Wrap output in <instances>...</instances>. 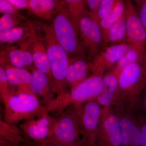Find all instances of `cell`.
<instances>
[{"instance_id": "2", "label": "cell", "mask_w": 146, "mask_h": 146, "mask_svg": "<svg viewBox=\"0 0 146 146\" xmlns=\"http://www.w3.org/2000/svg\"><path fill=\"white\" fill-rule=\"evenodd\" d=\"M3 102L5 108L4 120L12 125L48 112L38 98L30 92L12 91Z\"/></svg>"}, {"instance_id": "35", "label": "cell", "mask_w": 146, "mask_h": 146, "mask_svg": "<svg viewBox=\"0 0 146 146\" xmlns=\"http://www.w3.org/2000/svg\"><path fill=\"white\" fill-rule=\"evenodd\" d=\"M39 146H60L57 144L52 143V142H49V141H45L42 143L39 144Z\"/></svg>"}, {"instance_id": "13", "label": "cell", "mask_w": 146, "mask_h": 146, "mask_svg": "<svg viewBox=\"0 0 146 146\" xmlns=\"http://www.w3.org/2000/svg\"><path fill=\"white\" fill-rule=\"evenodd\" d=\"M130 44L127 43L105 47L90 62L92 74L104 75V73L114 67L127 50Z\"/></svg>"}, {"instance_id": "23", "label": "cell", "mask_w": 146, "mask_h": 146, "mask_svg": "<svg viewBox=\"0 0 146 146\" xmlns=\"http://www.w3.org/2000/svg\"><path fill=\"white\" fill-rule=\"evenodd\" d=\"M0 136L13 146H20L25 141L20 129L16 125L6 122L0 115Z\"/></svg>"}, {"instance_id": "4", "label": "cell", "mask_w": 146, "mask_h": 146, "mask_svg": "<svg viewBox=\"0 0 146 146\" xmlns=\"http://www.w3.org/2000/svg\"><path fill=\"white\" fill-rule=\"evenodd\" d=\"M103 76L92 74L65 94L56 96L46 107L48 112L56 111L60 114L70 105L81 104L96 99L103 87Z\"/></svg>"}, {"instance_id": "5", "label": "cell", "mask_w": 146, "mask_h": 146, "mask_svg": "<svg viewBox=\"0 0 146 146\" xmlns=\"http://www.w3.org/2000/svg\"><path fill=\"white\" fill-rule=\"evenodd\" d=\"M45 141L60 146H86L74 105L69 106L59 114L52 133Z\"/></svg>"}, {"instance_id": "7", "label": "cell", "mask_w": 146, "mask_h": 146, "mask_svg": "<svg viewBox=\"0 0 146 146\" xmlns=\"http://www.w3.org/2000/svg\"><path fill=\"white\" fill-rule=\"evenodd\" d=\"M120 120L112 106L103 107L95 138L97 146H121Z\"/></svg>"}, {"instance_id": "3", "label": "cell", "mask_w": 146, "mask_h": 146, "mask_svg": "<svg viewBox=\"0 0 146 146\" xmlns=\"http://www.w3.org/2000/svg\"><path fill=\"white\" fill-rule=\"evenodd\" d=\"M37 25L44 33L56 96H60L68 91L66 76L70 58L56 38L52 25L40 22Z\"/></svg>"}, {"instance_id": "12", "label": "cell", "mask_w": 146, "mask_h": 146, "mask_svg": "<svg viewBox=\"0 0 146 146\" xmlns=\"http://www.w3.org/2000/svg\"><path fill=\"white\" fill-rule=\"evenodd\" d=\"M126 19V43L140 51L146 50V31L131 1H125Z\"/></svg>"}, {"instance_id": "10", "label": "cell", "mask_w": 146, "mask_h": 146, "mask_svg": "<svg viewBox=\"0 0 146 146\" xmlns=\"http://www.w3.org/2000/svg\"><path fill=\"white\" fill-rule=\"evenodd\" d=\"M74 105L80 127L86 137V144L94 143L102 107L96 99Z\"/></svg>"}, {"instance_id": "37", "label": "cell", "mask_w": 146, "mask_h": 146, "mask_svg": "<svg viewBox=\"0 0 146 146\" xmlns=\"http://www.w3.org/2000/svg\"><path fill=\"white\" fill-rule=\"evenodd\" d=\"M143 106L144 110L146 112V93L143 100Z\"/></svg>"}, {"instance_id": "11", "label": "cell", "mask_w": 146, "mask_h": 146, "mask_svg": "<svg viewBox=\"0 0 146 146\" xmlns=\"http://www.w3.org/2000/svg\"><path fill=\"white\" fill-rule=\"evenodd\" d=\"M57 118L45 113L39 117L24 121L18 125L23 135L32 141L42 143L50 136Z\"/></svg>"}, {"instance_id": "19", "label": "cell", "mask_w": 146, "mask_h": 146, "mask_svg": "<svg viewBox=\"0 0 146 146\" xmlns=\"http://www.w3.org/2000/svg\"><path fill=\"white\" fill-rule=\"evenodd\" d=\"M64 1L29 0L28 10L30 13L46 20L53 19Z\"/></svg>"}, {"instance_id": "25", "label": "cell", "mask_w": 146, "mask_h": 146, "mask_svg": "<svg viewBox=\"0 0 146 146\" xmlns=\"http://www.w3.org/2000/svg\"><path fill=\"white\" fill-rule=\"evenodd\" d=\"M64 1L69 15L77 28L80 19L89 15L86 1L65 0Z\"/></svg>"}, {"instance_id": "1", "label": "cell", "mask_w": 146, "mask_h": 146, "mask_svg": "<svg viewBox=\"0 0 146 146\" xmlns=\"http://www.w3.org/2000/svg\"><path fill=\"white\" fill-rule=\"evenodd\" d=\"M146 86V51L142 59L121 71L112 107L122 108L133 112L141 102V95Z\"/></svg>"}, {"instance_id": "24", "label": "cell", "mask_w": 146, "mask_h": 146, "mask_svg": "<svg viewBox=\"0 0 146 146\" xmlns=\"http://www.w3.org/2000/svg\"><path fill=\"white\" fill-rule=\"evenodd\" d=\"M127 26L125 14L110 29L108 36V44H115L126 43Z\"/></svg>"}, {"instance_id": "16", "label": "cell", "mask_w": 146, "mask_h": 146, "mask_svg": "<svg viewBox=\"0 0 146 146\" xmlns=\"http://www.w3.org/2000/svg\"><path fill=\"white\" fill-rule=\"evenodd\" d=\"M4 63L13 67L30 70L34 66L33 57L26 42L20 46L5 45L3 51Z\"/></svg>"}, {"instance_id": "9", "label": "cell", "mask_w": 146, "mask_h": 146, "mask_svg": "<svg viewBox=\"0 0 146 146\" xmlns=\"http://www.w3.org/2000/svg\"><path fill=\"white\" fill-rule=\"evenodd\" d=\"M27 23L30 30L27 44L32 55L34 66L47 76L55 89L44 38L39 35L35 25L30 21Z\"/></svg>"}, {"instance_id": "15", "label": "cell", "mask_w": 146, "mask_h": 146, "mask_svg": "<svg viewBox=\"0 0 146 146\" xmlns=\"http://www.w3.org/2000/svg\"><path fill=\"white\" fill-rule=\"evenodd\" d=\"M30 71L32 74L31 91L39 99L42 100V103L46 107L56 97L55 89L47 76L37 70L34 65Z\"/></svg>"}, {"instance_id": "32", "label": "cell", "mask_w": 146, "mask_h": 146, "mask_svg": "<svg viewBox=\"0 0 146 146\" xmlns=\"http://www.w3.org/2000/svg\"><path fill=\"white\" fill-rule=\"evenodd\" d=\"M137 6L138 16L146 31V0L135 1Z\"/></svg>"}, {"instance_id": "34", "label": "cell", "mask_w": 146, "mask_h": 146, "mask_svg": "<svg viewBox=\"0 0 146 146\" xmlns=\"http://www.w3.org/2000/svg\"><path fill=\"white\" fill-rule=\"evenodd\" d=\"M140 123L141 133L142 136V142L141 146H146V119L143 117L138 118Z\"/></svg>"}, {"instance_id": "36", "label": "cell", "mask_w": 146, "mask_h": 146, "mask_svg": "<svg viewBox=\"0 0 146 146\" xmlns=\"http://www.w3.org/2000/svg\"><path fill=\"white\" fill-rule=\"evenodd\" d=\"M5 45H0V60H2L3 57V50Z\"/></svg>"}, {"instance_id": "28", "label": "cell", "mask_w": 146, "mask_h": 146, "mask_svg": "<svg viewBox=\"0 0 146 146\" xmlns=\"http://www.w3.org/2000/svg\"><path fill=\"white\" fill-rule=\"evenodd\" d=\"M20 20V18L11 14H3L0 17V32L19 26Z\"/></svg>"}, {"instance_id": "18", "label": "cell", "mask_w": 146, "mask_h": 146, "mask_svg": "<svg viewBox=\"0 0 146 146\" xmlns=\"http://www.w3.org/2000/svg\"><path fill=\"white\" fill-rule=\"evenodd\" d=\"M119 74L112 69L103 76V87L96 100L102 107L112 106L118 88Z\"/></svg>"}, {"instance_id": "29", "label": "cell", "mask_w": 146, "mask_h": 146, "mask_svg": "<svg viewBox=\"0 0 146 146\" xmlns=\"http://www.w3.org/2000/svg\"><path fill=\"white\" fill-rule=\"evenodd\" d=\"M117 0H101L98 11L99 21L105 19L110 13Z\"/></svg>"}, {"instance_id": "40", "label": "cell", "mask_w": 146, "mask_h": 146, "mask_svg": "<svg viewBox=\"0 0 146 146\" xmlns=\"http://www.w3.org/2000/svg\"><path fill=\"white\" fill-rule=\"evenodd\" d=\"M86 146H97L96 145L95 143H87L86 144Z\"/></svg>"}, {"instance_id": "27", "label": "cell", "mask_w": 146, "mask_h": 146, "mask_svg": "<svg viewBox=\"0 0 146 146\" xmlns=\"http://www.w3.org/2000/svg\"><path fill=\"white\" fill-rule=\"evenodd\" d=\"M12 90L9 88L7 76L3 63L0 61V99L3 101L5 100Z\"/></svg>"}, {"instance_id": "20", "label": "cell", "mask_w": 146, "mask_h": 146, "mask_svg": "<svg viewBox=\"0 0 146 146\" xmlns=\"http://www.w3.org/2000/svg\"><path fill=\"white\" fill-rule=\"evenodd\" d=\"M5 69L9 85L15 86L17 90L31 93L30 84L32 74L27 69L13 67L9 64L3 63Z\"/></svg>"}, {"instance_id": "14", "label": "cell", "mask_w": 146, "mask_h": 146, "mask_svg": "<svg viewBox=\"0 0 146 146\" xmlns=\"http://www.w3.org/2000/svg\"><path fill=\"white\" fill-rule=\"evenodd\" d=\"M113 108L119 119L121 146H141L142 136L138 118L133 115V112L122 108Z\"/></svg>"}, {"instance_id": "39", "label": "cell", "mask_w": 146, "mask_h": 146, "mask_svg": "<svg viewBox=\"0 0 146 146\" xmlns=\"http://www.w3.org/2000/svg\"><path fill=\"white\" fill-rule=\"evenodd\" d=\"M0 146H13L11 144H3L0 143Z\"/></svg>"}, {"instance_id": "26", "label": "cell", "mask_w": 146, "mask_h": 146, "mask_svg": "<svg viewBox=\"0 0 146 146\" xmlns=\"http://www.w3.org/2000/svg\"><path fill=\"white\" fill-rule=\"evenodd\" d=\"M146 51L144 52L140 51L130 45L126 52L116 63L113 69L119 74L121 71L127 66L142 59L145 54Z\"/></svg>"}, {"instance_id": "21", "label": "cell", "mask_w": 146, "mask_h": 146, "mask_svg": "<svg viewBox=\"0 0 146 146\" xmlns=\"http://www.w3.org/2000/svg\"><path fill=\"white\" fill-rule=\"evenodd\" d=\"M29 28L25 26H18L0 32V45L20 46L26 42L29 35Z\"/></svg>"}, {"instance_id": "8", "label": "cell", "mask_w": 146, "mask_h": 146, "mask_svg": "<svg viewBox=\"0 0 146 146\" xmlns=\"http://www.w3.org/2000/svg\"><path fill=\"white\" fill-rule=\"evenodd\" d=\"M77 29L84 49L92 60L105 47L99 23L87 15L79 21Z\"/></svg>"}, {"instance_id": "22", "label": "cell", "mask_w": 146, "mask_h": 146, "mask_svg": "<svg viewBox=\"0 0 146 146\" xmlns=\"http://www.w3.org/2000/svg\"><path fill=\"white\" fill-rule=\"evenodd\" d=\"M125 10V1L117 0L115 6L109 15L105 19L100 21V27L104 41L105 47L107 46L108 36L110 29L123 17L124 14Z\"/></svg>"}, {"instance_id": "6", "label": "cell", "mask_w": 146, "mask_h": 146, "mask_svg": "<svg viewBox=\"0 0 146 146\" xmlns=\"http://www.w3.org/2000/svg\"><path fill=\"white\" fill-rule=\"evenodd\" d=\"M53 20L52 25L55 36L69 58L84 56V47L77 28L69 15L64 1Z\"/></svg>"}, {"instance_id": "31", "label": "cell", "mask_w": 146, "mask_h": 146, "mask_svg": "<svg viewBox=\"0 0 146 146\" xmlns=\"http://www.w3.org/2000/svg\"><path fill=\"white\" fill-rule=\"evenodd\" d=\"M101 0H87L86 4L88 7L89 16L92 19L99 23L98 17V11Z\"/></svg>"}, {"instance_id": "33", "label": "cell", "mask_w": 146, "mask_h": 146, "mask_svg": "<svg viewBox=\"0 0 146 146\" xmlns=\"http://www.w3.org/2000/svg\"><path fill=\"white\" fill-rule=\"evenodd\" d=\"M17 10L28 9L29 0H7Z\"/></svg>"}, {"instance_id": "30", "label": "cell", "mask_w": 146, "mask_h": 146, "mask_svg": "<svg viewBox=\"0 0 146 146\" xmlns=\"http://www.w3.org/2000/svg\"><path fill=\"white\" fill-rule=\"evenodd\" d=\"M0 13L9 14L16 16L20 19H25L17 10L11 5L7 0H0Z\"/></svg>"}, {"instance_id": "38", "label": "cell", "mask_w": 146, "mask_h": 146, "mask_svg": "<svg viewBox=\"0 0 146 146\" xmlns=\"http://www.w3.org/2000/svg\"><path fill=\"white\" fill-rule=\"evenodd\" d=\"M0 143L3 144H11L10 143H9V142H8V141H6V140H5L4 139H3V138L2 137H1V136H0Z\"/></svg>"}, {"instance_id": "17", "label": "cell", "mask_w": 146, "mask_h": 146, "mask_svg": "<svg viewBox=\"0 0 146 146\" xmlns=\"http://www.w3.org/2000/svg\"><path fill=\"white\" fill-rule=\"evenodd\" d=\"M84 57L77 56L69 59L66 83L70 89L90 76V63Z\"/></svg>"}]
</instances>
